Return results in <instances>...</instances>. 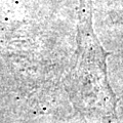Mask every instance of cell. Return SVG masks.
<instances>
[{
	"mask_svg": "<svg viewBox=\"0 0 123 123\" xmlns=\"http://www.w3.org/2000/svg\"><path fill=\"white\" fill-rule=\"evenodd\" d=\"M76 31L75 52L64 79L69 101L76 112L86 119L117 120L118 98L108 77L110 52L95 33L91 0H80Z\"/></svg>",
	"mask_w": 123,
	"mask_h": 123,
	"instance_id": "obj_1",
	"label": "cell"
},
{
	"mask_svg": "<svg viewBox=\"0 0 123 123\" xmlns=\"http://www.w3.org/2000/svg\"><path fill=\"white\" fill-rule=\"evenodd\" d=\"M108 15L111 24L123 26V0H114Z\"/></svg>",
	"mask_w": 123,
	"mask_h": 123,
	"instance_id": "obj_2",
	"label": "cell"
}]
</instances>
